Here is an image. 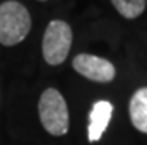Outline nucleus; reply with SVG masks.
Masks as SVG:
<instances>
[{
	"instance_id": "1",
	"label": "nucleus",
	"mask_w": 147,
	"mask_h": 145,
	"mask_svg": "<svg viewBox=\"0 0 147 145\" xmlns=\"http://www.w3.org/2000/svg\"><path fill=\"white\" fill-rule=\"evenodd\" d=\"M31 28L28 9L16 0H6L0 5V43L3 46L18 45Z\"/></svg>"
},
{
	"instance_id": "2",
	"label": "nucleus",
	"mask_w": 147,
	"mask_h": 145,
	"mask_svg": "<svg viewBox=\"0 0 147 145\" xmlns=\"http://www.w3.org/2000/svg\"><path fill=\"white\" fill-rule=\"evenodd\" d=\"M39 117L45 130L52 136H64L68 132L70 116L61 92L48 88L39 99Z\"/></svg>"
},
{
	"instance_id": "3",
	"label": "nucleus",
	"mask_w": 147,
	"mask_h": 145,
	"mask_svg": "<svg viewBox=\"0 0 147 145\" xmlns=\"http://www.w3.org/2000/svg\"><path fill=\"white\" fill-rule=\"evenodd\" d=\"M73 31L65 21L54 19L48 24L43 34L42 53L49 65L63 64L71 49Z\"/></svg>"
},
{
	"instance_id": "4",
	"label": "nucleus",
	"mask_w": 147,
	"mask_h": 145,
	"mask_svg": "<svg viewBox=\"0 0 147 145\" xmlns=\"http://www.w3.org/2000/svg\"><path fill=\"white\" fill-rule=\"evenodd\" d=\"M74 71H77L85 79L98 82V83H109L116 77V68L109 59L89 55V53H79L73 58L71 62Z\"/></svg>"
},
{
	"instance_id": "5",
	"label": "nucleus",
	"mask_w": 147,
	"mask_h": 145,
	"mask_svg": "<svg viewBox=\"0 0 147 145\" xmlns=\"http://www.w3.org/2000/svg\"><path fill=\"white\" fill-rule=\"evenodd\" d=\"M113 105L109 101H98L92 105L89 113V124H88V139L89 142H97L101 139L102 133L106 132L110 123Z\"/></svg>"
},
{
	"instance_id": "6",
	"label": "nucleus",
	"mask_w": 147,
	"mask_h": 145,
	"mask_svg": "<svg viewBox=\"0 0 147 145\" xmlns=\"http://www.w3.org/2000/svg\"><path fill=\"white\" fill-rule=\"evenodd\" d=\"M129 118L137 130L147 133V88H140L129 99Z\"/></svg>"
},
{
	"instance_id": "7",
	"label": "nucleus",
	"mask_w": 147,
	"mask_h": 145,
	"mask_svg": "<svg viewBox=\"0 0 147 145\" xmlns=\"http://www.w3.org/2000/svg\"><path fill=\"white\" fill-rule=\"evenodd\" d=\"M111 3L123 18L135 19L144 12L147 0H111Z\"/></svg>"
},
{
	"instance_id": "8",
	"label": "nucleus",
	"mask_w": 147,
	"mask_h": 145,
	"mask_svg": "<svg viewBox=\"0 0 147 145\" xmlns=\"http://www.w3.org/2000/svg\"><path fill=\"white\" fill-rule=\"evenodd\" d=\"M39 2H46V0H39Z\"/></svg>"
}]
</instances>
